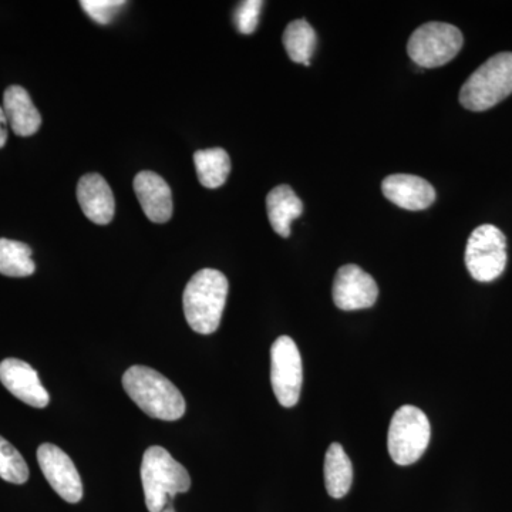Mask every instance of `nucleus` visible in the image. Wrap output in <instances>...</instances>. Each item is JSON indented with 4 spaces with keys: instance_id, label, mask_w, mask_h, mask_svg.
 I'll return each mask as SVG.
<instances>
[{
    "instance_id": "4",
    "label": "nucleus",
    "mask_w": 512,
    "mask_h": 512,
    "mask_svg": "<svg viewBox=\"0 0 512 512\" xmlns=\"http://www.w3.org/2000/svg\"><path fill=\"white\" fill-rule=\"evenodd\" d=\"M512 94V53H498L468 77L461 87L460 103L464 109L485 111Z\"/></svg>"
},
{
    "instance_id": "15",
    "label": "nucleus",
    "mask_w": 512,
    "mask_h": 512,
    "mask_svg": "<svg viewBox=\"0 0 512 512\" xmlns=\"http://www.w3.org/2000/svg\"><path fill=\"white\" fill-rule=\"evenodd\" d=\"M3 111L16 136H33L42 126V116L23 87L10 86L6 89L3 94Z\"/></svg>"
},
{
    "instance_id": "1",
    "label": "nucleus",
    "mask_w": 512,
    "mask_h": 512,
    "mask_svg": "<svg viewBox=\"0 0 512 512\" xmlns=\"http://www.w3.org/2000/svg\"><path fill=\"white\" fill-rule=\"evenodd\" d=\"M123 387L130 399L153 419L175 421L185 414L183 394L151 367H130L124 373Z\"/></svg>"
},
{
    "instance_id": "22",
    "label": "nucleus",
    "mask_w": 512,
    "mask_h": 512,
    "mask_svg": "<svg viewBox=\"0 0 512 512\" xmlns=\"http://www.w3.org/2000/svg\"><path fill=\"white\" fill-rule=\"evenodd\" d=\"M80 6L94 22L99 25H109L114 16L126 6V2L123 0H82Z\"/></svg>"
},
{
    "instance_id": "10",
    "label": "nucleus",
    "mask_w": 512,
    "mask_h": 512,
    "mask_svg": "<svg viewBox=\"0 0 512 512\" xmlns=\"http://www.w3.org/2000/svg\"><path fill=\"white\" fill-rule=\"evenodd\" d=\"M333 302L342 311L372 308L379 296L375 279L357 265L339 268L333 281Z\"/></svg>"
},
{
    "instance_id": "14",
    "label": "nucleus",
    "mask_w": 512,
    "mask_h": 512,
    "mask_svg": "<svg viewBox=\"0 0 512 512\" xmlns=\"http://www.w3.org/2000/svg\"><path fill=\"white\" fill-rule=\"evenodd\" d=\"M77 200L90 221L107 225L113 221L116 202L110 185L99 174H86L77 184Z\"/></svg>"
},
{
    "instance_id": "8",
    "label": "nucleus",
    "mask_w": 512,
    "mask_h": 512,
    "mask_svg": "<svg viewBox=\"0 0 512 512\" xmlns=\"http://www.w3.org/2000/svg\"><path fill=\"white\" fill-rule=\"evenodd\" d=\"M271 383L279 404L296 406L303 383L302 357L289 336H279L271 348Z\"/></svg>"
},
{
    "instance_id": "23",
    "label": "nucleus",
    "mask_w": 512,
    "mask_h": 512,
    "mask_svg": "<svg viewBox=\"0 0 512 512\" xmlns=\"http://www.w3.org/2000/svg\"><path fill=\"white\" fill-rule=\"evenodd\" d=\"M264 2L261 0H247L239 3L235 9L234 20L239 33L242 35H251L258 28L259 16H261Z\"/></svg>"
},
{
    "instance_id": "24",
    "label": "nucleus",
    "mask_w": 512,
    "mask_h": 512,
    "mask_svg": "<svg viewBox=\"0 0 512 512\" xmlns=\"http://www.w3.org/2000/svg\"><path fill=\"white\" fill-rule=\"evenodd\" d=\"M6 141H8V119L3 107H0V148L5 147Z\"/></svg>"
},
{
    "instance_id": "25",
    "label": "nucleus",
    "mask_w": 512,
    "mask_h": 512,
    "mask_svg": "<svg viewBox=\"0 0 512 512\" xmlns=\"http://www.w3.org/2000/svg\"><path fill=\"white\" fill-rule=\"evenodd\" d=\"M161 512H175V510L173 507H171V505H168V507L164 508V510Z\"/></svg>"
},
{
    "instance_id": "2",
    "label": "nucleus",
    "mask_w": 512,
    "mask_h": 512,
    "mask_svg": "<svg viewBox=\"0 0 512 512\" xmlns=\"http://www.w3.org/2000/svg\"><path fill=\"white\" fill-rule=\"evenodd\" d=\"M227 276L217 269L197 272L184 291V313L188 325L200 335H211L220 328L228 298Z\"/></svg>"
},
{
    "instance_id": "21",
    "label": "nucleus",
    "mask_w": 512,
    "mask_h": 512,
    "mask_svg": "<svg viewBox=\"0 0 512 512\" xmlns=\"http://www.w3.org/2000/svg\"><path fill=\"white\" fill-rule=\"evenodd\" d=\"M0 477L12 484H25L29 478L25 458L3 437H0Z\"/></svg>"
},
{
    "instance_id": "17",
    "label": "nucleus",
    "mask_w": 512,
    "mask_h": 512,
    "mask_svg": "<svg viewBox=\"0 0 512 512\" xmlns=\"http://www.w3.org/2000/svg\"><path fill=\"white\" fill-rule=\"evenodd\" d=\"M323 473L330 497L339 500L349 493L353 483V466L345 448L339 443H333L326 451Z\"/></svg>"
},
{
    "instance_id": "20",
    "label": "nucleus",
    "mask_w": 512,
    "mask_h": 512,
    "mask_svg": "<svg viewBox=\"0 0 512 512\" xmlns=\"http://www.w3.org/2000/svg\"><path fill=\"white\" fill-rule=\"evenodd\" d=\"M32 248L23 242L0 238V274L10 278H26L35 274Z\"/></svg>"
},
{
    "instance_id": "19",
    "label": "nucleus",
    "mask_w": 512,
    "mask_h": 512,
    "mask_svg": "<svg viewBox=\"0 0 512 512\" xmlns=\"http://www.w3.org/2000/svg\"><path fill=\"white\" fill-rule=\"evenodd\" d=\"M282 40H284L286 53L292 62L302 63L305 66L311 64V57L315 53L318 37H316L315 29L305 19L289 23Z\"/></svg>"
},
{
    "instance_id": "5",
    "label": "nucleus",
    "mask_w": 512,
    "mask_h": 512,
    "mask_svg": "<svg viewBox=\"0 0 512 512\" xmlns=\"http://www.w3.org/2000/svg\"><path fill=\"white\" fill-rule=\"evenodd\" d=\"M431 437L430 421L419 407H400L393 414L387 434L390 457L399 466H412L420 460L429 447Z\"/></svg>"
},
{
    "instance_id": "11",
    "label": "nucleus",
    "mask_w": 512,
    "mask_h": 512,
    "mask_svg": "<svg viewBox=\"0 0 512 512\" xmlns=\"http://www.w3.org/2000/svg\"><path fill=\"white\" fill-rule=\"evenodd\" d=\"M0 382L20 402L36 409H45L50 402L49 393L40 382L39 375L29 363L23 360L9 359L0 363Z\"/></svg>"
},
{
    "instance_id": "7",
    "label": "nucleus",
    "mask_w": 512,
    "mask_h": 512,
    "mask_svg": "<svg viewBox=\"0 0 512 512\" xmlns=\"http://www.w3.org/2000/svg\"><path fill=\"white\" fill-rule=\"evenodd\" d=\"M466 266L478 282H493L507 266V238L500 228L485 224L474 229L466 247Z\"/></svg>"
},
{
    "instance_id": "9",
    "label": "nucleus",
    "mask_w": 512,
    "mask_h": 512,
    "mask_svg": "<svg viewBox=\"0 0 512 512\" xmlns=\"http://www.w3.org/2000/svg\"><path fill=\"white\" fill-rule=\"evenodd\" d=\"M37 461L46 480L64 501L80 503L83 498V483L79 471L62 448L45 443L37 448Z\"/></svg>"
},
{
    "instance_id": "16",
    "label": "nucleus",
    "mask_w": 512,
    "mask_h": 512,
    "mask_svg": "<svg viewBox=\"0 0 512 512\" xmlns=\"http://www.w3.org/2000/svg\"><path fill=\"white\" fill-rule=\"evenodd\" d=\"M266 210L276 234L288 238L292 222L302 215L303 204L289 185H278L266 197Z\"/></svg>"
},
{
    "instance_id": "12",
    "label": "nucleus",
    "mask_w": 512,
    "mask_h": 512,
    "mask_svg": "<svg viewBox=\"0 0 512 512\" xmlns=\"http://www.w3.org/2000/svg\"><path fill=\"white\" fill-rule=\"evenodd\" d=\"M384 197L407 211H423L436 201L433 185L424 178L410 174H393L384 178Z\"/></svg>"
},
{
    "instance_id": "13",
    "label": "nucleus",
    "mask_w": 512,
    "mask_h": 512,
    "mask_svg": "<svg viewBox=\"0 0 512 512\" xmlns=\"http://www.w3.org/2000/svg\"><path fill=\"white\" fill-rule=\"evenodd\" d=\"M134 192L148 220L156 224H164L171 220L173 194L163 177L153 171H141L134 178Z\"/></svg>"
},
{
    "instance_id": "6",
    "label": "nucleus",
    "mask_w": 512,
    "mask_h": 512,
    "mask_svg": "<svg viewBox=\"0 0 512 512\" xmlns=\"http://www.w3.org/2000/svg\"><path fill=\"white\" fill-rule=\"evenodd\" d=\"M463 43V33L456 26L430 22L414 30L407 43V53L420 67L434 69L451 62Z\"/></svg>"
},
{
    "instance_id": "18",
    "label": "nucleus",
    "mask_w": 512,
    "mask_h": 512,
    "mask_svg": "<svg viewBox=\"0 0 512 512\" xmlns=\"http://www.w3.org/2000/svg\"><path fill=\"white\" fill-rule=\"evenodd\" d=\"M195 170L198 180L205 188H220L231 173V160L224 148L200 150L194 154Z\"/></svg>"
},
{
    "instance_id": "3",
    "label": "nucleus",
    "mask_w": 512,
    "mask_h": 512,
    "mask_svg": "<svg viewBox=\"0 0 512 512\" xmlns=\"http://www.w3.org/2000/svg\"><path fill=\"white\" fill-rule=\"evenodd\" d=\"M141 481L150 512H161L170 505L175 495L191 488L188 471L165 448L153 446L144 453L141 463Z\"/></svg>"
}]
</instances>
